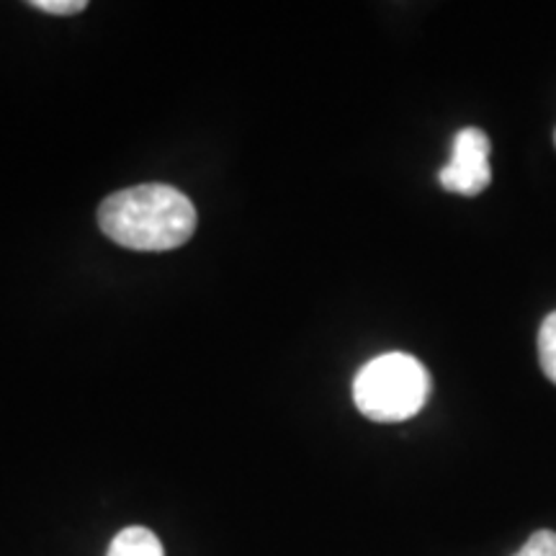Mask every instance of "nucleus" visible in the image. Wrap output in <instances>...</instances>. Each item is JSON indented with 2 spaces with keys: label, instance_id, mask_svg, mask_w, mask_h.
Segmentation results:
<instances>
[{
  "label": "nucleus",
  "instance_id": "7",
  "mask_svg": "<svg viewBox=\"0 0 556 556\" xmlns=\"http://www.w3.org/2000/svg\"><path fill=\"white\" fill-rule=\"evenodd\" d=\"M34 9L52 16H73V13L86 11V0H34Z\"/></svg>",
  "mask_w": 556,
  "mask_h": 556
},
{
  "label": "nucleus",
  "instance_id": "3",
  "mask_svg": "<svg viewBox=\"0 0 556 556\" xmlns=\"http://www.w3.org/2000/svg\"><path fill=\"white\" fill-rule=\"evenodd\" d=\"M490 150V137L482 129L469 127L458 131L454 148H451V163L438 173L443 189L451 193H462V197L482 193L492 180Z\"/></svg>",
  "mask_w": 556,
  "mask_h": 556
},
{
  "label": "nucleus",
  "instance_id": "4",
  "mask_svg": "<svg viewBox=\"0 0 556 556\" xmlns=\"http://www.w3.org/2000/svg\"><path fill=\"white\" fill-rule=\"evenodd\" d=\"M106 556H165L163 544L150 528L129 526L111 541Z\"/></svg>",
  "mask_w": 556,
  "mask_h": 556
},
{
  "label": "nucleus",
  "instance_id": "2",
  "mask_svg": "<svg viewBox=\"0 0 556 556\" xmlns=\"http://www.w3.org/2000/svg\"><path fill=\"white\" fill-rule=\"evenodd\" d=\"M430 397V374L415 356L384 353L368 361L353 381V402L374 422L409 420Z\"/></svg>",
  "mask_w": 556,
  "mask_h": 556
},
{
  "label": "nucleus",
  "instance_id": "1",
  "mask_svg": "<svg viewBox=\"0 0 556 556\" xmlns=\"http://www.w3.org/2000/svg\"><path fill=\"white\" fill-rule=\"evenodd\" d=\"M99 225L109 240L142 253L176 250L197 229V208L186 193L165 184H144L111 193L99 208Z\"/></svg>",
  "mask_w": 556,
  "mask_h": 556
},
{
  "label": "nucleus",
  "instance_id": "8",
  "mask_svg": "<svg viewBox=\"0 0 556 556\" xmlns=\"http://www.w3.org/2000/svg\"><path fill=\"white\" fill-rule=\"evenodd\" d=\"M554 142H556V131H554Z\"/></svg>",
  "mask_w": 556,
  "mask_h": 556
},
{
  "label": "nucleus",
  "instance_id": "6",
  "mask_svg": "<svg viewBox=\"0 0 556 556\" xmlns=\"http://www.w3.org/2000/svg\"><path fill=\"white\" fill-rule=\"evenodd\" d=\"M513 556H556V533L536 531L523 546H520V552Z\"/></svg>",
  "mask_w": 556,
  "mask_h": 556
},
{
  "label": "nucleus",
  "instance_id": "5",
  "mask_svg": "<svg viewBox=\"0 0 556 556\" xmlns=\"http://www.w3.org/2000/svg\"><path fill=\"white\" fill-rule=\"evenodd\" d=\"M539 361L546 379L556 384V312L544 319L539 330Z\"/></svg>",
  "mask_w": 556,
  "mask_h": 556
}]
</instances>
